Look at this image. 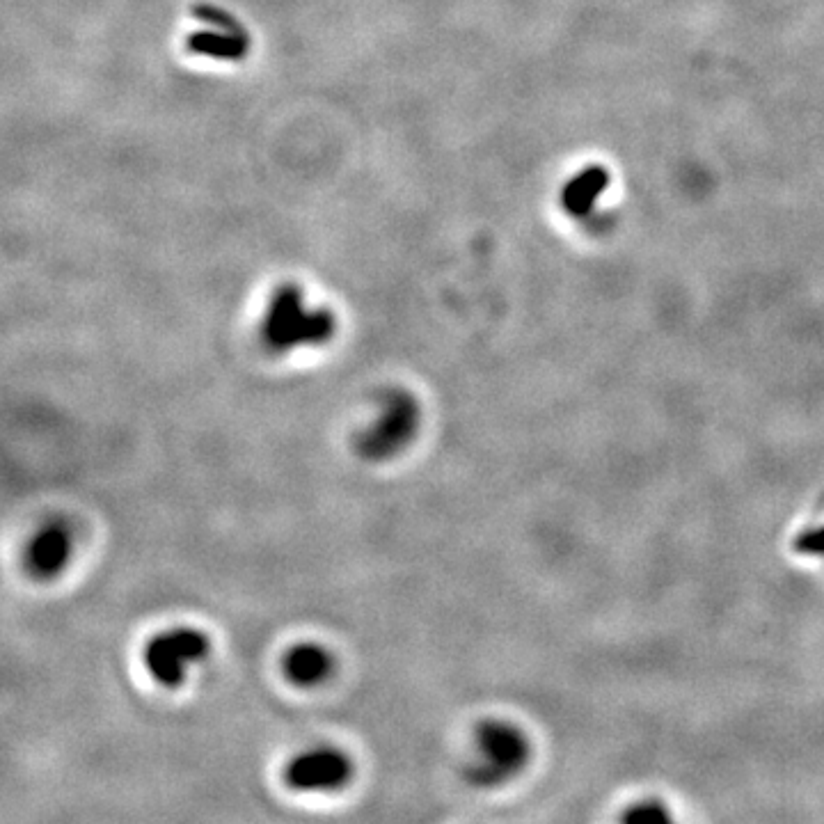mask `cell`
Returning a JSON list of instances; mask_svg holds the SVG:
<instances>
[{
    "instance_id": "6da1fadb",
    "label": "cell",
    "mask_w": 824,
    "mask_h": 824,
    "mask_svg": "<svg viewBox=\"0 0 824 824\" xmlns=\"http://www.w3.org/2000/svg\"><path fill=\"white\" fill-rule=\"evenodd\" d=\"M419 403L406 390H392L380 401L376 417L355 438V451L367 463L392 461L406 449L419 431Z\"/></svg>"
},
{
    "instance_id": "7a4b0ae2",
    "label": "cell",
    "mask_w": 824,
    "mask_h": 824,
    "mask_svg": "<svg viewBox=\"0 0 824 824\" xmlns=\"http://www.w3.org/2000/svg\"><path fill=\"white\" fill-rule=\"evenodd\" d=\"M335 332V319L326 309H307L296 289L277 291L264 319V339L277 353L300 346L326 344Z\"/></svg>"
},
{
    "instance_id": "3957f363",
    "label": "cell",
    "mask_w": 824,
    "mask_h": 824,
    "mask_svg": "<svg viewBox=\"0 0 824 824\" xmlns=\"http://www.w3.org/2000/svg\"><path fill=\"white\" fill-rule=\"evenodd\" d=\"M209 651L211 641L202 630L172 628L147 641L142 662L154 683L165 689H177L186 683L188 671L206 660Z\"/></svg>"
},
{
    "instance_id": "277c9868",
    "label": "cell",
    "mask_w": 824,
    "mask_h": 824,
    "mask_svg": "<svg viewBox=\"0 0 824 824\" xmlns=\"http://www.w3.org/2000/svg\"><path fill=\"white\" fill-rule=\"evenodd\" d=\"M353 776V763L335 747L307 749L284 767V781L296 792H335Z\"/></svg>"
},
{
    "instance_id": "5b68a950",
    "label": "cell",
    "mask_w": 824,
    "mask_h": 824,
    "mask_svg": "<svg viewBox=\"0 0 824 824\" xmlns=\"http://www.w3.org/2000/svg\"><path fill=\"white\" fill-rule=\"evenodd\" d=\"M74 557V534L65 520L53 518L37 527L23 552L28 575L37 582H51L65 573Z\"/></svg>"
},
{
    "instance_id": "8992f818",
    "label": "cell",
    "mask_w": 824,
    "mask_h": 824,
    "mask_svg": "<svg viewBox=\"0 0 824 824\" xmlns=\"http://www.w3.org/2000/svg\"><path fill=\"white\" fill-rule=\"evenodd\" d=\"M481 763L474 767V781L495 783L509 776L525 758L520 735L504 724H486L479 731Z\"/></svg>"
},
{
    "instance_id": "52a82bcc",
    "label": "cell",
    "mask_w": 824,
    "mask_h": 824,
    "mask_svg": "<svg viewBox=\"0 0 824 824\" xmlns=\"http://www.w3.org/2000/svg\"><path fill=\"white\" fill-rule=\"evenodd\" d=\"M335 667L332 653L321 644H298L291 646L282 660V671L289 683L296 687H316L326 683Z\"/></svg>"
}]
</instances>
